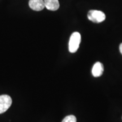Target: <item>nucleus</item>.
<instances>
[{"mask_svg": "<svg viewBox=\"0 0 122 122\" xmlns=\"http://www.w3.org/2000/svg\"><path fill=\"white\" fill-rule=\"evenodd\" d=\"M45 7L50 11H56L59 7L58 0H44Z\"/></svg>", "mask_w": 122, "mask_h": 122, "instance_id": "obj_6", "label": "nucleus"}, {"mask_svg": "<svg viewBox=\"0 0 122 122\" xmlns=\"http://www.w3.org/2000/svg\"><path fill=\"white\" fill-rule=\"evenodd\" d=\"M103 71H104V67L102 64L100 62H97L93 65L92 73L94 77H100L102 75Z\"/></svg>", "mask_w": 122, "mask_h": 122, "instance_id": "obj_5", "label": "nucleus"}, {"mask_svg": "<svg viewBox=\"0 0 122 122\" xmlns=\"http://www.w3.org/2000/svg\"><path fill=\"white\" fill-rule=\"evenodd\" d=\"M12 99L8 95L0 96V114L6 112L11 106Z\"/></svg>", "mask_w": 122, "mask_h": 122, "instance_id": "obj_3", "label": "nucleus"}, {"mask_svg": "<svg viewBox=\"0 0 122 122\" xmlns=\"http://www.w3.org/2000/svg\"><path fill=\"white\" fill-rule=\"evenodd\" d=\"M29 6L34 11H41L45 8V3L44 0H30Z\"/></svg>", "mask_w": 122, "mask_h": 122, "instance_id": "obj_4", "label": "nucleus"}, {"mask_svg": "<svg viewBox=\"0 0 122 122\" xmlns=\"http://www.w3.org/2000/svg\"><path fill=\"white\" fill-rule=\"evenodd\" d=\"M88 18L89 20L93 23H99L105 20L106 19V15L103 12L101 11L92 10L88 12Z\"/></svg>", "mask_w": 122, "mask_h": 122, "instance_id": "obj_2", "label": "nucleus"}, {"mask_svg": "<svg viewBox=\"0 0 122 122\" xmlns=\"http://www.w3.org/2000/svg\"><path fill=\"white\" fill-rule=\"evenodd\" d=\"M81 42V35L77 32H75L71 35L68 43V49L70 53H75L79 48Z\"/></svg>", "mask_w": 122, "mask_h": 122, "instance_id": "obj_1", "label": "nucleus"}, {"mask_svg": "<svg viewBox=\"0 0 122 122\" xmlns=\"http://www.w3.org/2000/svg\"><path fill=\"white\" fill-rule=\"evenodd\" d=\"M119 50H120V52L121 54H122V43H121L120 44L119 46Z\"/></svg>", "mask_w": 122, "mask_h": 122, "instance_id": "obj_8", "label": "nucleus"}, {"mask_svg": "<svg viewBox=\"0 0 122 122\" xmlns=\"http://www.w3.org/2000/svg\"><path fill=\"white\" fill-rule=\"evenodd\" d=\"M62 122H76V118L73 115H68L63 119Z\"/></svg>", "mask_w": 122, "mask_h": 122, "instance_id": "obj_7", "label": "nucleus"}]
</instances>
